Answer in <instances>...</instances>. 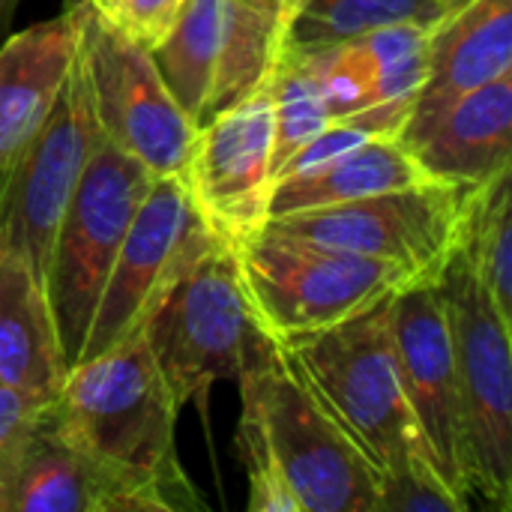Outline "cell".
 <instances>
[{
  "instance_id": "e0dca14e",
  "label": "cell",
  "mask_w": 512,
  "mask_h": 512,
  "mask_svg": "<svg viewBox=\"0 0 512 512\" xmlns=\"http://www.w3.org/2000/svg\"><path fill=\"white\" fill-rule=\"evenodd\" d=\"M512 72V0H468L429 30V78L405 123Z\"/></svg>"
},
{
  "instance_id": "83f0119b",
  "label": "cell",
  "mask_w": 512,
  "mask_h": 512,
  "mask_svg": "<svg viewBox=\"0 0 512 512\" xmlns=\"http://www.w3.org/2000/svg\"><path fill=\"white\" fill-rule=\"evenodd\" d=\"M462 512L468 504L447 486L432 459L414 462L381 486V512Z\"/></svg>"
},
{
  "instance_id": "6da1fadb",
  "label": "cell",
  "mask_w": 512,
  "mask_h": 512,
  "mask_svg": "<svg viewBox=\"0 0 512 512\" xmlns=\"http://www.w3.org/2000/svg\"><path fill=\"white\" fill-rule=\"evenodd\" d=\"M177 414L180 405L159 372L144 330L69 366L51 399L57 429L141 489L156 512L204 507L177 459Z\"/></svg>"
},
{
  "instance_id": "44dd1931",
  "label": "cell",
  "mask_w": 512,
  "mask_h": 512,
  "mask_svg": "<svg viewBox=\"0 0 512 512\" xmlns=\"http://www.w3.org/2000/svg\"><path fill=\"white\" fill-rule=\"evenodd\" d=\"M447 12L444 0H306L285 27V48H327L402 21L435 27Z\"/></svg>"
},
{
  "instance_id": "1f68e13d",
  "label": "cell",
  "mask_w": 512,
  "mask_h": 512,
  "mask_svg": "<svg viewBox=\"0 0 512 512\" xmlns=\"http://www.w3.org/2000/svg\"><path fill=\"white\" fill-rule=\"evenodd\" d=\"M465 3H468V0H444V6H447L450 12H453V9H459V6H465Z\"/></svg>"
},
{
  "instance_id": "f1b7e54d",
  "label": "cell",
  "mask_w": 512,
  "mask_h": 512,
  "mask_svg": "<svg viewBox=\"0 0 512 512\" xmlns=\"http://www.w3.org/2000/svg\"><path fill=\"white\" fill-rule=\"evenodd\" d=\"M90 6L144 51H156L171 33L183 0H90Z\"/></svg>"
},
{
  "instance_id": "8fae6325",
  "label": "cell",
  "mask_w": 512,
  "mask_h": 512,
  "mask_svg": "<svg viewBox=\"0 0 512 512\" xmlns=\"http://www.w3.org/2000/svg\"><path fill=\"white\" fill-rule=\"evenodd\" d=\"M102 129L75 60L51 114L15 156L0 186V243L45 285L51 246L66 204L90 162Z\"/></svg>"
},
{
  "instance_id": "ffe728a7",
  "label": "cell",
  "mask_w": 512,
  "mask_h": 512,
  "mask_svg": "<svg viewBox=\"0 0 512 512\" xmlns=\"http://www.w3.org/2000/svg\"><path fill=\"white\" fill-rule=\"evenodd\" d=\"M225 3L228 0H183L171 33L150 51L165 84L198 126L204 123L225 36Z\"/></svg>"
},
{
  "instance_id": "d6986e66",
  "label": "cell",
  "mask_w": 512,
  "mask_h": 512,
  "mask_svg": "<svg viewBox=\"0 0 512 512\" xmlns=\"http://www.w3.org/2000/svg\"><path fill=\"white\" fill-rule=\"evenodd\" d=\"M438 183L432 180L399 135L366 141L345 156L273 186L270 216L333 207L348 201H363L411 186Z\"/></svg>"
},
{
  "instance_id": "4316f807",
  "label": "cell",
  "mask_w": 512,
  "mask_h": 512,
  "mask_svg": "<svg viewBox=\"0 0 512 512\" xmlns=\"http://www.w3.org/2000/svg\"><path fill=\"white\" fill-rule=\"evenodd\" d=\"M48 405L51 399H39L9 384H0V512H6V498L21 468L24 450Z\"/></svg>"
},
{
  "instance_id": "484cf974",
  "label": "cell",
  "mask_w": 512,
  "mask_h": 512,
  "mask_svg": "<svg viewBox=\"0 0 512 512\" xmlns=\"http://www.w3.org/2000/svg\"><path fill=\"white\" fill-rule=\"evenodd\" d=\"M297 51V48H294ZM309 63L333 120L378 105V66L363 39L300 51Z\"/></svg>"
},
{
  "instance_id": "277c9868",
  "label": "cell",
  "mask_w": 512,
  "mask_h": 512,
  "mask_svg": "<svg viewBox=\"0 0 512 512\" xmlns=\"http://www.w3.org/2000/svg\"><path fill=\"white\" fill-rule=\"evenodd\" d=\"M144 336L180 408L204 402L219 381H240L276 345L249 306L237 255L219 240L183 270Z\"/></svg>"
},
{
  "instance_id": "4fadbf2b",
  "label": "cell",
  "mask_w": 512,
  "mask_h": 512,
  "mask_svg": "<svg viewBox=\"0 0 512 512\" xmlns=\"http://www.w3.org/2000/svg\"><path fill=\"white\" fill-rule=\"evenodd\" d=\"M402 387L447 486L471 504L468 420L447 306L435 285H408L390 300Z\"/></svg>"
},
{
  "instance_id": "ac0fdd59",
  "label": "cell",
  "mask_w": 512,
  "mask_h": 512,
  "mask_svg": "<svg viewBox=\"0 0 512 512\" xmlns=\"http://www.w3.org/2000/svg\"><path fill=\"white\" fill-rule=\"evenodd\" d=\"M66 372L45 285L0 243V384L54 399Z\"/></svg>"
},
{
  "instance_id": "f546056e",
  "label": "cell",
  "mask_w": 512,
  "mask_h": 512,
  "mask_svg": "<svg viewBox=\"0 0 512 512\" xmlns=\"http://www.w3.org/2000/svg\"><path fill=\"white\" fill-rule=\"evenodd\" d=\"M240 3H246V6H252V9H258L261 15H267L270 21H276V24L282 27V33H285V27H288V15H291V0H240Z\"/></svg>"
},
{
  "instance_id": "9c48e42d",
  "label": "cell",
  "mask_w": 512,
  "mask_h": 512,
  "mask_svg": "<svg viewBox=\"0 0 512 512\" xmlns=\"http://www.w3.org/2000/svg\"><path fill=\"white\" fill-rule=\"evenodd\" d=\"M78 66L102 135L153 177L183 174L198 123L165 84L150 51L108 24L87 0Z\"/></svg>"
},
{
  "instance_id": "cb8c5ba5",
  "label": "cell",
  "mask_w": 512,
  "mask_h": 512,
  "mask_svg": "<svg viewBox=\"0 0 512 512\" xmlns=\"http://www.w3.org/2000/svg\"><path fill=\"white\" fill-rule=\"evenodd\" d=\"M327 123L330 105L300 51L282 48L273 69V180L276 171Z\"/></svg>"
},
{
  "instance_id": "836d02e7",
  "label": "cell",
  "mask_w": 512,
  "mask_h": 512,
  "mask_svg": "<svg viewBox=\"0 0 512 512\" xmlns=\"http://www.w3.org/2000/svg\"><path fill=\"white\" fill-rule=\"evenodd\" d=\"M0 186H3V174H0Z\"/></svg>"
},
{
  "instance_id": "8992f818",
  "label": "cell",
  "mask_w": 512,
  "mask_h": 512,
  "mask_svg": "<svg viewBox=\"0 0 512 512\" xmlns=\"http://www.w3.org/2000/svg\"><path fill=\"white\" fill-rule=\"evenodd\" d=\"M150 183L153 174L138 159L99 135L60 219L45 273V297L69 366L81 354L117 249Z\"/></svg>"
},
{
  "instance_id": "ba28073f",
  "label": "cell",
  "mask_w": 512,
  "mask_h": 512,
  "mask_svg": "<svg viewBox=\"0 0 512 512\" xmlns=\"http://www.w3.org/2000/svg\"><path fill=\"white\" fill-rule=\"evenodd\" d=\"M468 189L411 186L363 201L270 216L267 228L315 246L387 261L411 285H435L459 252Z\"/></svg>"
},
{
  "instance_id": "3957f363",
  "label": "cell",
  "mask_w": 512,
  "mask_h": 512,
  "mask_svg": "<svg viewBox=\"0 0 512 512\" xmlns=\"http://www.w3.org/2000/svg\"><path fill=\"white\" fill-rule=\"evenodd\" d=\"M249 420L300 512H381V474L276 342L240 381Z\"/></svg>"
},
{
  "instance_id": "7402d4cb",
  "label": "cell",
  "mask_w": 512,
  "mask_h": 512,
  "mask_svg": "<svg viewBox=\"0 0 512 512\" xmlns=\"http://www.w3.org/2000/svg\"><path fill=\"white\" fill-rule=\"evenodd\" d=\"M285 48V33L276 21L261 15L258 9L228 0L225 3V36L216 60V75H213V90L207 99L204 123L237 105L243 96H249L255 87H261L273 69L276 60Z\"/></svg>"
},
{
  "instance_id": "5bb4252c",
  "label": "cell",
  "mask_w": 512,
  "mask_h": 512,
  "mask_svg": "<svg viewBox=\"0 0 512 512\" xmlns=\"http://www.w3.org/2000/svg\"><path fill=\"white\" fill-rule=\"evenodd\" d=\"M399 138L432 180L459 189L486 186L510 168L512 72L456 96L420 123H405Z\"/></svg>"
},
{
  "instance_id": "d6a6232c",
  "label": "cell",
  "mask_w": 512,
  "mask_h": 512,
  "mask_svg": "<svg viewBox=\"0 0 512 512\" xmlns=\"http://www.w3.org/2000/svg\"><path fill=\"white\" fill-rule=\"evenodd\" d=\"M303 3H306V0H291V15H294V12H297V9H300ZM291 15H288V21H291Z\"/></svg>"
},
{
  "instance_id": "5b68a950",
  "label": "cell",
  "mask_w": 512,
  "mask_h": 512,
  "mask_svg": "<svg viewBox=\"0 0 512 512\" xmlns=\"http://www.w3.org/2000/svg\"><path fill=\"white\" fill-rule=\"evenodd\" d=\"M237 267L258 324L276 342L348 321L411 285L387 261L315 246L267 225L237 252Z\"/></svg>"
},
{
  "instance_id": "d4e9b609",
  "label": "cell",
  "mask_w": 512,
  "mask_h": 512,
  "mask_svg": "<svg viewBox=\"0 0 512 512\" xmlns=\"http://www.w3.org/2000/svg\"><path fill=\"white\" fill-rule=\"evenodd\" d=\"M429 30L423 24H390L363 36L378 66V105H414L429 78Z\"/></svg>"
},
{
  "instance_id": "9a60e30c",
  "label": "cell",
  "mask_w": 512,
  "mask_h": 512,
  "mask_svg": "<svg viewBox=\"0 0 512 512\" xmlns=\"http://www.w3.org/2000/svg\"><path fill=\"white\" fill-rule=\"evenodd\" d=\"M87 0L45 18L0 48V174L9 171L24 144L51 114L81 45Z\"/></svg>"
},
{
  "instance_id": "7a4b0ae2",
  "label": "cell",
  "mask_w": 512,
  "mask_h": 512,
  "mask_svg": "<svg viewBox=\"0 0 512 512\" xmlns=\"http://www.w3.org/2000/svg\"><path fill=\"white\" fill-rule=\"evenodd\" d=\"M390 300L333 327L279 339L285 357L372 462L381 483L414 462H435L402 387Z\"/></svg>"
},
{
  "instance_id": "2e32d148",
  "label": "cell",
  "mask_w": 512,
  "mask_h": 512,
  "mask_svg": "<svg viewBox=\"0 0 512 512\" xmlns=\"http://www.w3.org/2000/svg\"><path fill=\"white\" fill-rule=\"evenodd\" d=\"M6 512H156L153 501L75 447L45 408L15 483Z\"/></svg>"
},
{
  "instance_id": "30bf717a",
  "label": "cell",
  "mask_w": 512,
  "mask_h": 512,
  "mask_svg": "<svg viewBox=\"0 0 512 512\" xmlns=\"http://www.w3.org/2000/svg\"><path fill=\"white\" fill-rule=\"evenodd\" d=\"M213 243L180 174L153 177L117 249L75 363L144 330L183 270Z\"/></svg>"
},
{
  "instance_id": "52a82bcc",
  "label": "cell",
  "mask_w": 512,
  "mask_h": 512,
  "mask_svg": "<svg viewBox=\"0 0 512 512\" xmlns=\"http://www.w3.org/2000/svg\"><path fill=\"white\" fill-rule=\"evenodd\" d=\"M453 333L459 387L468 420L471 486L510 510L512 501V360L510 327L474 264L459 249L435 282Z\"/></svg>"
},
{
  "instance_id": "4dcf8cb0",
  "label": "cell",
  "mask_w": 512,
  "mask_h": 512,
  "mask_svg": "<svg viewBox=\"0 0 512 512\" xmlns=\"http://www.w3.org/2000/svg\"><path fill=\"white\" fill-rule=\"evenodd\" d=\"M12 6H15V0H0V24L6 21V15L12 12Z\"/></svg>"
},
{
  "instance_id": "7c38bea8",
  "label": "cell",
  "mask_w": 512,
  "mask_h": 512,
  "mask_svg": "<svg viewBox=\"0 0 512 512\" xmlns=\"http://www.w3.org/2000/svg\"><path fill=\"white\" fill-rule=\"evenodd\" d=\"M180 177L204 228L234 255L264 231L273 195V75L198 126Z\"/></svg>"
},
{
  "instance_id": "603a6c76",
  "label": "cell",
  "mask_w": 512,
  "mask_h": 512,
  "mask_svg": "<svg viewBox=\"0 0 512 512\" xmlns=\"http://www.w3.org/2000/svg\"><path fill=\"white\" fill-rule=\"evenodd\" d=\"M510 168L486 186L468 189L459 249L474 264L498 315L512 324V219Z\"/></svg>"
}]
</instances>
